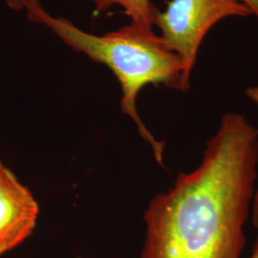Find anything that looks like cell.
Listing matches in <instances>:
<instances>
[{"label": "cell", "instance_id": "6da1fadb", "mask_svg": "<svg viewBox=\"0 0 258 258\" xmlns=\"http://www.w3.org/2000/svg\"><path fill=\"white\" fill-rule=\"evenodd\" d=\"M257 180L256 127L226 113L198 166L150 200L140 258L242 257Z\"/></svg>", "mask_w": 258, "mask_h": 258}, {"label": "cell", "instance_id": "7a4b0ae2", "mask_svg": "<svg viewBox=\"0 0 258 258\" xmlns=\"http://www.w3.org/2000/svg\"><path fill=\"white\" fill-rule=\"evenodd\" d=\"M26 13L30 21L45 25L65 45L110 69L120 83V109L134 121L140 135L152 149L157 163L164 166L165 143L158 141L145 125L136 102L139 93L149 84L186 92L190 83L184 78L181 58L153 31L132 23L97 36L77 27L68 19L51 16L41 3Z\"/></svg>", "mask_w": 258, "mask_h": 258}, {"label": "cell", "instance_id": "3957f363", "mask_svg": "<svg viewBox=\"0 0 258 258\" xmlns=\"http://www.w3.org/2000/svg\"><path fill=\"white\" fill-rule=\"evenodd\" d=\"M251 15L241 0H170L164 12L155 11L153 27L160 29L165 45L181 58L184 78L190 83L199 48L209 31L222 19Z\"/></svg>", "mask_w": 258, "mask_h": 258}, {"label": "cell", "instance_id": "277c9868", "mask_svg": "<svg viewBox=\"0 0 258 258\" xmlns=\"http://www.w3.org/2000/svg\"><path fill=\"white\" fill-rule=\"evenodd\" d=\"M37 200L0 160V257L22 245L37 226Z\"/></svg>", "mask_w": 258, "mask_h": 258}, {"label": "cell", "instance_id": "5b68a950", "mask_svg": "<svg viewBox=\"0 0 258 258\" xmlns=\"http://www.w3.org/2000/svg\"><path fill=\"white\" fill-rule=\"evenodd\" d=\"M118 5L123 9L132 24L148 31H153V16L156 7L151 0H99L95 5V14L99 15Z\"/></svg>", "mask_w": 258, "mask_h": 258}, {"label": "cell", "instance_id": "8992f818", "mask_svg": "<svg viewBox=\"0 0 258 258\" xmlns=\"http://www.w3.org/2000/svg\"><path fill=\"white\" fill-rule=\"evenodd\" d=\"M96 5L99 0H92ZM7 6L14 11H28L32 7L40 4V0H5Z\"/></svg>", "mask_w": 258, "mask_h": 258}, {"label": "cell", "instance_id": "52a82bcc", "mask_svg": "<svg viewBox=\"0 0 258 258\" xmlns=\"http://www.w3.org/2000/svg\"><path fill=\"white\" fill-rule=\"evenodd\" d=\"M250 220L252 223V226L254 227V229L258 232V184L256 186V190L255 194L253 197V201H252V206H251V211H250ZM258 241V237H257Z\"/></svg>", "mask_w": 258, "mask_h": 258}, {"label": "cell", "instance_id": "ba28073f", "mask_svg": "<svg viewBox=\"0 0 258 258\" xmlns=\"http://www.w3.org/2000/svg\"><path fill=\"white\" fill-rule=\"evenodd\" d=\"M246 96L249 98L251 102L258 104V85L257 86H251L246 90ZM256 133L258 136V127H256Z\"/></svg>", "mask_w": 258, "mask_h": 258}, {"label": "cell", "instance_id": "9c48e42d", "mask_svg": "<svg viewBox=\"0 0 258 258\" xmlns=\"http://www.w3.org/2000/svg\"><path fill=\"white\" fill-rule=\"evenodd\" d=\"M250 11L251 14L258 18V0H241Z\"/></svg>", "mask_w": 258, "mask_h": 258}, {"label": "cell", "instance_id": "30bf717a", "mask_svg": "<svg viewBox=\"0 0 258 258\" xmlns=\"http://www.w3.org/2000/svg\"><path fill=\"white\" fill-rule=\"evenodd\" d=\"M249 258H258V241L256 240L254 246H253V249L251 251V255Z\"/></svg>", "mask_w": 258, "mask_h": 258}]
</instances>
